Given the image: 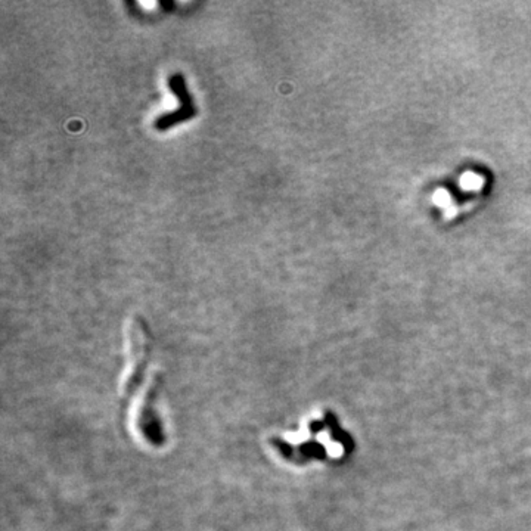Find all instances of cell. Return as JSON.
Wrapping results in <instances>:
<instances>
[{
	"instance_id": "6da1fadb",
	"label": "cell",
	"mask_w": 531,
	"mask_h": 531,
	"mask_svg": "<svg viewBox=\"0 0 531 531\" xmlns=\"http://www.w3.org/2000/svg\"><path fill=\"white\" fill-rule=\"evenodd\" d=\"M129 341V371L126 379L121 385V413L126 412L127 404L136 394L139 385L143 381L151 357V337L145 320L133 317L127 328Z\"/></svg>"
},
{
	"instance_id": "7a4b0ae2",
	"label": "cell",
	"mask_w": 531,
	"mask_h": 531,
	"mask_svg": "<svg viewBox=\"0 0 531 531\" xmlns=\"http://www.w3.org/2000/svg\"><path fill=\"white\" fill-rule=\"evenodd\" d=\"M161 377L155 373L152 377L148 390H145L140 406L138 408V430L140 435L152 446H161L164 443V434L161 428V421L157 412V400L161 388Z\"/></svg>"
},
{
	"instance_id": "3957f363",
	"label": "cell",
	"mask_w": 531,
	"mask_h": 531,
	"mask_svg": "<svg viewBox=\"0 0 531 531\" xmlns=\"http://www.w3.org/2000/svg\"><path fill=\"white\" fill-rule=\"evenodd\" d=\"M169 86L173 90L176 98L179 99L180 107H179V110L167 112V114H161V116L157 117V120L154 121V127L157 129L158 132H164V130L176 126V124H180L186 120H191L192 117H195V114H196L194 99L191 96V93L187 92L183 76L179 74V72H176V74L170 76Z\"/></svg>"
},
{
	"instance_id": "277c9868",
	"label": "cell",
	"mask_w": 531,
	"mask_h": 531,
	"mask_svg": "<svg viewBox=\"0 0 531 531\" xmlns=\"http://www.w3.org/2000/svg\"><path fill=\"white\" fill-rule=\"evenodd\" d=\"M462 185L466 187V189H475V187L480 186L483 183V179L480 176H474V174H465L462 177Z\"/></svg>"
}]
</instances>
